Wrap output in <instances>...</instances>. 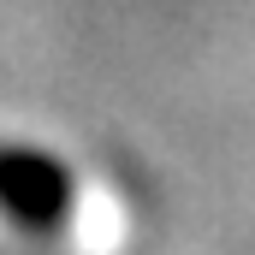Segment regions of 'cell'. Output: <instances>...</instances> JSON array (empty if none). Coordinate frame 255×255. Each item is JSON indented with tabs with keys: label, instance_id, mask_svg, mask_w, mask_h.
<instances>
[{
	"label": "cell",
	"instance_id": "obj_1",
	"mask_svg": "<svg viewBox=\"0 0 255 255\" xmlns=\"http://www.w3.org/2000/svg\"><path fill=\"white\" fill-rule=\"evenodd\" d=\"M77 190H83V172H71L60 154H48L36 142H0V214L18 244L60 250Z\"/></svg>",
	"mask_w": 255,
	"mask_h": 255
},
{
	"label": "cell",
	"instance_id": "obj_2",
	"mask_svg": "<svg viewBox=\"0 0 255 255\" xmlns=\"http://www.w3.org/2000/svg\"><path fill=\"white\" fill-rule=\"evenodd\" d=\"M119 238H125V202H119V190L83 178L77 208H71V226L60 238V255H113Z\"/></svg>",
	"mask_w": 255,
	"mask_h": 255
}]
</instances>
